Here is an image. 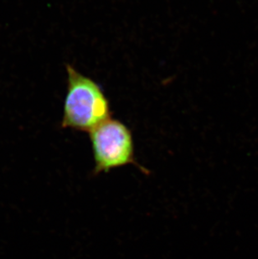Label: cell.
<instances>
[{
  "mask_svg": "<svg viewBox=\"0 0 258 259\" xmlns=\"http://www.w3.org/2000/svg\"><path fill=\"white\" fill-rule=\"evenodd\" d=\"M67 89L64 101L62 128L90 132L111 118L109 100L102 87L67 64Z\"/></svg>",
  "mask_w": 258,
  "mask_h": 259,
  "instance_id": "cell-1",
  "label": "cell"
},
{
  "mask_svg": "<svg viewBox=\"0 0 258 259\" xmlns=\"http://www.w3.org/2000/svg\"><path fill=\"white\" fill-rule=\"evenodd\" d=\"M89 137L94 160L93 176L129 164L149 175V170L137 161L134 136L124 122L111 117L90 131Z\"/></svg>",
  "mask_w": 258,
  "mask_h": 259,
  "instance_id": "cell-2",
  "label": "cell"
}]
</instances>
